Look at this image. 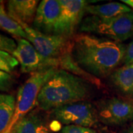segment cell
I'll return each mask as SVG.
<instances>
[{
	"label": "cell",
	"mask_w": 133,
	"mask_h": 133,
	"mask_svg": "<svg viewBox=\"0 0 133 133\" xmlns=\"http://www.w3.org/2000/svg\"><path fill=\"white\" fill-rule=\"evenodd\" d=\"M19 24L26 33L27 40L44 57L59 60L65 54L70 52L71 38L58 35L44 34L28 24Z\"/></svg>",
	"instance_id": "obj_5"
},
{
	"label": "cell",
	"mask_w": 133,
	"mask_h": 133,
	"mask_svg": "<svg viewBox=\"0 0 133 133\" xmlns=\"http://www.w3.org/2000/svg\"><path fill=\"white\" fill-rule=\"evenodd\" d=\"M0 14H7L5 9L3 2H0Z\"/></svg>",
	"instance_id": "obj_23"
},
{
	"label": "cell",
	"mask_w": 133,
	"mask_h": 133,
	"mask_svg": "<svg viewBox=\"0 0 133 133\" xmlns=\"http://www.w3.org/2000/svg\"><path fill=\"white\" fill-rule=\"evenodd\" d=\"M61 14L59 0H43L38 6L33 28L44 34L57 35Z\"/></svg>",
	"instance_id": "obj_10"
},
{
	"label": "cell",
	"mask_w": 133,
	"mask_h": 133,
	"mask_svg": "<svg viewBox=\"0 0 133 133\" xmlns=\"http://www.w3.org/2000/svg\"><path fill=\"white\" fill-rule=\"evenodd\" d=\"M58 70V68L52 67L32 73L28 80L19 87L16 100L14 115L8 132H12V129L19 120L37 106L38 96L43 86Z\"/></svg>",
	"instance_id": "obj_4"
},
{
	"label": "cell",
	"mask_w": 133,
	"mask_h": 133,
	"mask_svg": "<svg viewBox=\"0 0 133 133\" xmlns=\"http://www.w3.org/2000/svg\"><path fill=\"white\" fill-rule=\"evenodd\" d=\"M50 115L59 123L86 127L96 126L99 122L95 107L87 101L64 105L50 111Z\"/></svg>",
	"instance_id": "obj_6"
},
{
	"label": "cell",
	"mask_w": 133,
	"mask_h": 133,
	"mask_svg": "<svg viewBox=\"0 0 133 133\" xmlns=\"http://www.w3.org/2000/svg\"><path fill=\"white\" fill-rule=\"evenodd\" d=\"M36 0H10L7 4V14L18 23H33L38 6Z\"/></svg>",
	"instance_id": "obj_11"
},
{
	"label": "cell",
	"mask_w": 133,
	"mask_h": 133,
	"mask_svg": "<svg viewBox=\"0 0 133 133\" xmlns=\"http://www.w3.org/2000/svg\"><path fill=\"white\" fill-rule=\"evenodd\" d=\"M99 121L108 125H120L133 120V102L111 98L101 100L95 106Z\"/></svg>",
	"instance_id": "obj_8"
},
{
	"label": "cell",
	"mask_w": 133,
	"mask_h": 133,
	"mask_svg": "<svg viewBox=\"0 0 133 133\" xmlns=\"http://www.w3.org/2000/svg\"><path fill=\"white\" fill-rule=\"evenodd\" d=\"M129 12H132V9L127 5L120 2H109L102 5H88L86 7V13L88 14L104 18L115 17Z\"/></svg>",
	"instance_id": "obj_13"
},
{
	"label": "cell",
	"mask_w": 133,
	"mask_h": 133,
	"mask_svg": "<svg viewBox=\"0 0 133 133\" xmlns=\"http://www.w3.org/2000/svg\"><path fill=\"white\" fill-rule=\"evenodd\" d=\"M91 93L88 81L64 70H58L43 86L37 106L44 111L78 101H85Z\"/></svg>",
	"instance_id": "obj_2"
},
{
	"label": "cell",
	"mask_w": 133,
	"mask_h": 133,
	"mask_svg": "<svg viewBox=\"0 0 133 133\" xmlns=\"http://www.w3.org/2000/svg\"><path fill=\"white\" fill-rule=\"evenodd\" d=\"M0 29L18 38V39H27V35L22 26L7 14H0Z\"/></svg>",
	"instance_id": "obj_16"
},
{
	"label": "cell",
	"mask_w": 133,
	"mask_h": 133,
	"mask_svg": "<svg viewBox=\"0 0 133 133\" xmlns=\"http://www.w3.org/2000/svg\"><path fill=\"white\" fill-rule=\"evenodd\" d=\"M12 133H54L47 119L38 110H32L21 118L12 129Z\"/></svg>",
	"instance_id": "obj_12"
},
{
	"label": "cell",
	"mask_w": 133,
	"mask_h": 133,
	"mask_svg": "<svg viewBox=\"0 0 133 133\" xmlns=\"http://www.w3.org/2000/svg\"><path fill=\"white\" fill-rule=\"evenodd\" d=\"M114 85L125 94L133 95V64H124L111 75Z\"/></svg>",
	"instance_id": "obj_14"
},
{
	"label": "cell",
	"mask_w": 133,
	"mask_h": 133,
	"mask_svg": "<svg viewBox=\"0 0 133 133\" xmlns=\"http://www.w3.org/2000/svg\"><path fill=\"white\" fill-rule=\"evenodd\" d=\"M126 47L107 38L87 33L71 38L70 56L82 70L97 78L109 76L123 62Z\"/></svg>",
	"instance_id": "obj_1"
},
{
	"label": "cell",
	"mask_w": 133,
	"mask_h": 133,
	"mask_svg": "<svg viewBox=\"0 0 133 133\" xmlns=\"http://www.w3.org/2000/svg\"><path fill=\"white\" fill-rule=\"evenodd\" d=\"M123 133H133V125L132 127H130L129 129H127Z\"/></svg>",
	"instance_id": "obj_24"
},
{
	"label": "cell",
	"mask_w": 133,
	"mask_h": 133,
	"mask_svg": "<svg viewBox=\"0 0 133 133\" xmlns=\"http://www.w3.org/2000/svg\"><path fill=\"white\" fill-rule=\"evenodd\" d=\"M61 133H97L90 127H86L76 125H68L62 129Z\"/></svg>",
	"instance_id": "obj_19"
},
{
	"label": "cell",
	"mask_w": 133,
	"mask_h": 133,
	"mask_svg": "<svg viewBox=\"0 0 133 133\" xmlns=\"http://www.w3.org/2000/svg\"><path fill=\"white\" fill-rule=\"evenodd\" d=\"M14 78L12 76L3 71H0V91H8L12 87Z\"/></svg>",
	"instance_id": "obj_20"
},
{
	"label": "cell",
	"mask_w": 133,
	"mask_h": 133,
	"mask_svg": "<svg viewBox=\"0 0 133 133\" xmlns=\"http://www.w3.org/2000/svg\"><path fill=\"white\" fill-rule=\"evenodd\" d=\"M16 109L14 95L0 93V133H8Z\"/></svg>",
	"instance_id": "obj_15"
},
{
	"label": "cell",
	"mask_w": 133,
	"mask_h": 133,
	"mask_svg": "<svg viewBox=\"0 0 133 133\" xmlns=\"http://www.w3.org/2000/svg\"><path fill=\"white\" fill-rule=\"evenodd\" d=\"M5 133H7V132H5Z\"/></svg>",
	"instance_id": "obj_25"
},
{
	"label": "cell",
	"mask_w": 133,
	"mask_h": 133,
	"mask_svg": "<svg viewBox=\"0 0 133 133\" xmlns=\"http://www.w3.org/2000/svg\"><path fill=\"white\" fill-rule=\"evenodd\" d=\"M12 56L17 60L24 73H34L49 68L59 66V60L42 56L33 45L25 38H19Z\"/></svg>",
	"instance_id": "obj_7"
},
{
	"label": "cell",
	"mask_w": 133,
	"mask_h": 133,
	"mask_svg": "<svg viewBox=\"0 0 133 133\" xmlns=\"http://www.w3.org/2000/svg\"><path fill=\"white\" fill-rule=\"evenodd\" d=\"M18 64L19 62L11 54L0 50V71L11 74Z\"/></svg>",
	"instance_id": "obj_17"
},
{
	"label": "cell",
	"mask_w": 133,
	"mask_h": 133,
	"mask_svg": "<svg viewBox=\"0 0 133 133\" xmlns=\"http://www.w3.org/2000/svg\"><path fill=\"white\" fill-rule=\"evenodd\" d=\"M17 47V43H16L13 38H10L8 36L0 33V50L4 52H8L12 55Z\"/></svg>",
	"instance_id": "obj_18"
},
{
	"label": "cell",
	"mask_w": 133,
	"mask_h": 133,
	"mask_svg": "<svg viewBox=\"0 0 133 133\" xmlns=\"http://www.w3.org/2000/svg\"><path fill=\"white\" fill-rule=\"evenodd\" d=\"M62 14L57 35L72 38L77 27L81 24L88 2L83 0H60Z\"/></svg>",
	"instance_id": "obj_9"
},
{
	"label": "cell",
	"mask_w": 133,
	"mask_h": 133,
	"mask_svg": "<svg viewBox=\"0 0 133 133\" xmlns=\"http://www.w3.org/2000/svg\"><path fill=\"white\" fill-rule=\"evenodd\" d=\"M79 30L84 33H93L122 42L133 35V11L112 18L90 15L82 20Z\"/></svg>",
	"instance_id": "obj_3"
},
{
	"label": "cell",
	"mask_w": 133,
	"mask_h": 133,
	"mask_svg": "<svg viewBox=\"0 0 133 133\" xmlns=\"http://www.w3.org/2000/svg\"><path fill=\"white\" fill-rule=\"evenodd\" d=\"M121 2H123L125 5L129 7L130 8L133 9V0H122Z\"/></svg>",
	"instance_id": "obj_22"
},
{
	"label": "cell",
	"mask_w": 133,
	"mask_h": 133,
	"mask_svg": "<svg viewBox=\"0 0 133 133\" xmlns=\"http://www.w3.org/2000/svg\"><path fill=\"white\" fill-rule=\"evenodd\" d=\"M123 62L124 64H133V40L126 47V51Z\"/></svg>",
	"instance_id": "obj_21"
}]
</instances>
